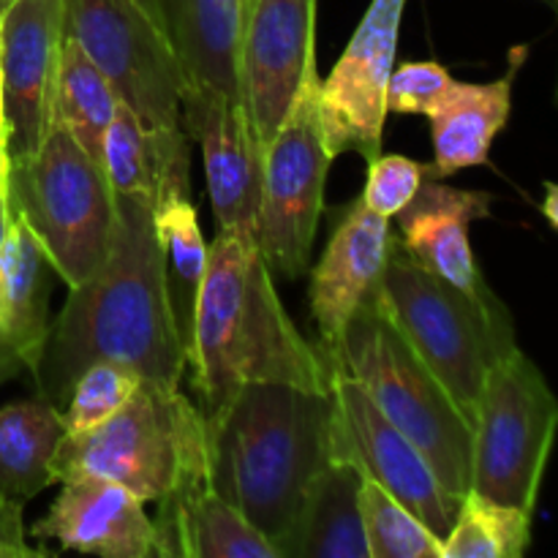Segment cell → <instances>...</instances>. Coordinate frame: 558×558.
Instances as JSON below:
<instances>
[{
	"mask_svg": "<svg viewBox=\"0 0 558 558\" xmlns=\"http://www.w3.org/2000/svg\"><path fill=\"white\" fill-rule=\"evenodd\" d=\"M185 85H207L240 101V27L245 0H163Z\"/></svg>",
	"mask_w": 558,
	"mask_h": 558,
	"instance_id": "23",
	"label": "cell"
},
{
	"mask_svg": "<svg viewBox=\"0 0 558 558\" xmlns=\"http://www.w3.org/2000/svg\"><path fill=\"white\" fill-rule=\"evenodd\" d=\"M543 213L550 223L558 229V183H545V202Z\"/></svg>",
	"mask_w": 558,
	"mask_h": 558,
	"instance_id": "35",
	"label": "cell"
},
{
	"mask_svg": "<svg viewBox=\"0 0 558 558\" xmlns=\"http://www.w3.org/2000/svg\"><path fill=\"white\" fill-rule=\"evenodd\" d=\"M47 550H36L25 543L22 505L0 496V558H38Z\"/></svg>",
	"mask_w": 558,
	"mask_h": 558,
	"instance_id": "33",
	"label": "cell"
},
{
	"mask_svg": "<svg viewBox=\"0 0 558 558\" xmlns=\"http://www.w3.org/2000/svg\"><path fill=\"white\" fill-rule=\"evenodd\" d=\"M183 153H189L185 129H145L142 120L120 101L104 134L101 167L114 194H145L153 199L161 174Z\"/></svg>",
	"mask_w": 558,
	"mask_h": 558,
	"instance_id": "26",
	"label": "cell"
},
{
	"mask_svg": "<svg viewBox=\"0 0 558 558\" xmlns=\"http://www.w3.org/2000/svg\"><path fill=\"white\" fill-rule=\"evenodd\" d=\"M319 0H245L240 27V101L262 147L281 129L303 76L316 63Z\"/></svg>",
	"mask_w": 558,
	"mask_h": 558,
	"instance_id": "14",
	"label": "cell"
},
{
	"mask_svg": "<svg viewBox=\"0 0 558 558\" xmlns=\"http://www.w3.org/2000/svg\"><path fill=\"white\" fill-rule=\"evenodd\" d=\"M532 543V512L469 490L441 543V558H521Z\"/></svg>",
	"mask_w": 558,
	"mask_h": 558,
	"instance_id": "28",
	"label": "cell"
},
{
	"mask_svg": "<svg viewBox=\"0 0 558 558\" xmlns=\"http://www.w3.org/2000/svg\"><path fill=\"white\" fill-rule=\"evenodd\" d=\"M330 456L354 463L365 480L385 488L445 543L461 499L450 494L428 458L376 409L368 392L332 365Z\"/></svg>",
	"mask_w": 558,
	"mask_h": 558,
	"instance_id": "11",
	"label": "cell"
},
{
	"mask_svg": "<svg viewBox=\"0 0 558 558\" xmlns=\"http://www.w3.org/2000/svg\"><path fill=\"white\" fill-rule=\"evenodd\" d=\"M63 41V0H9L0 9V98L9 161L31 158L52 125Z\"/></svg>",
	"mask_w": 558,
	"mask_h": 558,
	"instance_id": "13",
	"label": "cell"
},
{
	"mask_svg": "<svg viewBox=\"0 0 558 558\" xmlns=\"http://www.w3.org/2000/svg\"><path fill=\"white\" fill-rule=\"evenodd\" d=\"M5 194L69 287L98 270L112 243L114 189L101 163L60 120H52L31 158L9 161Z\"/></svg>",
	"mask_w": 558,
	"mask_h": 558,
	"instance_id": "7",
	"label": "cell"
},
{
	"mask_svg": "<svg viewBox=\"0 0 558 558\" xmlns=\"http://www.w3.org/2000/svg\"><path fill=\"white\" fill-rule=\"evenodd\" d=\"M490 202L494 196L485 191L450 189L425 172L414 199L396 216L398 240L420 265L452 287L474 298H494L469 243V227L490 216Z\"/></svg>",
	"mask_w": 558,
	"mask_h": 558,
	"instance_id": "18",
	"label": "cell"
},
{
	"mask_svg": "<svg viewBox=\"0 0 558 558\" xmlns=\"http://www.w3.org/2000/svg\"><path fill=\"white\" fill-rule=\"evenodd\" d=\"M428 163H420L407 156H387L379 153L374 161H368V180L363 189V202L374 213L385 218H396L417 194L420 183L425 180Z\"/></svg>",
	"mask_w": 558,
	"mask_h": 558,
	"instance_id": "31",
	"label": "cell"
},
{
	"mask_svg": "<svg viewBox=\"0 0 558 558\" xmlns=\"http://www.w3.org/2000/svg\"><path fill=\"white\" fill-rule=\"evenodd\" d=\"M392 240L396 232L390 218L371 210L363 196L349 205L332 232L319 265L311 272V314L327 354L338 347L349 319L374 292L390 259Z\"/></svg>",
	"mask_w": 558,
	"mask_h": 558,
	"instance_id": "17",
	"label": "cell"
},
{
	"mask_svg": "<svg viewBox=\"0 0 558 558\" xmlns=\"http://www.w3.org/2000/svg\"><path fill=\"white\" fill-rule=\"evenodd\" d=\"M518 65L521 58L512 60L505 76L483 85L452 80L447 96L428 114L436 153L434 167L428 163V174L441 180L488 163L490 145L510 120L512 80Z\"/></svg>",
	"mask_w": 558,
	"mask_h": 558,
	"instance_id": "20",
	"label": "cell"
},
{
	"mask_svg": "<svg viewBox=\"0 0 558 558\" xmlns=\"http://www.w3.org/2000/svg\"><path fill=\"white\" fill-rule=\"evenodd\" d=\"M327 357L420 447L441 485L456 499H466L472 490V423L371 300L349 319Z\"/></svg>",
	"mask_w": 558,
	"mask_h": 558,
	"instance_id": "6",
	"label": "cell"
},
{
	"mask_svg": "<svg viewBox=\"0 0 558 558\" xmlns=\"http://www.w3.org/2000/svg\"><path fill=\"white\" fill-rule=\"evenodd\" d=\"M5 3H9V0H0V9H3V5H5Z\"/></svg>",
	"mask_w": 558,
	"mask_h": 558,
	"instance_id": "40",
	"label": "cell"
},
{
	"mask_svg": "<svg viewBox=\"0 0 558 558\" xmlns=\"http://www.w3.org/2000/svg\"><path fill=\"white\" fill-rule=\"evenodd\" d=\"M558 434V398L515 349L490 368L472 423V494L534 512Z\"/></svg>",
	"mask_w": 558,
	"mask_h": 558,
	"instance_id": "8",
	"label": "cell"
},
{
	"mask_svg": "<svg viewBox=\"0 0 558 558\" xmlns=\"http://www.w3.org/2000/svg\"><path fill=\"white\" fill-rule=\"evenodd\" d=\"M368 300L474 423L490 368L518 349L515 327L501 300L496 294L474 298L452 287L420 265L398 234Z\"/></svg>",
	"mask_w": 558,
	"mask_h": 558,
	"instance_id": "4",
	"label": "cell"
},
{
	"mask_svg": "<svg viewBox=\"0 0 558 558\" xmlns=\"http://www.w3.org/2000/svg\"><path fill=\"white\" fill-rule=\"evenodd\" d=\"M120 98L104 71L87 58L85 49L65 36L60 52L54 120L74 134V140L101 163L104 134H107Z\"/></svg>",
	"mask_w": 558,
	"mask_h": 558,
	"instance_id": "27",
	"label": "cell"
},
{
	"mask_svg": "<svg viewBox=\"0 0 558 558\" xmlns=\"http://www.w3.org/2000/svg\"><path fill=\"white\" fill-rule=\"evenodd\" d=\"M360 488L363 474L354 463L327 458L305 488L281 558H368Z\"/></svg>",
	"mask_w": 558,
	"mask_h": 558,
	"instance_id": "21",
	"label": "cell"
},
{
	"mask_svg": "<svg viewBox=\"0 0 558 558\" xmlns=\"http://www.w3.org/2000/svg\"><path fill=\"white\" fill-rule=\"evenodd\" d=\"M54 483L101 477L142 501L163 505L207 483L205 414L180 387L142 379L118 414L87 434L60 439Z\"/></svg>",
	"mask_w": 558,
	"mask_h": 558,
	"instance_id": "5",
	"label": "cell"
},
{
	"mask_svg": "<svg viewBox=\"0 0 558 558\" xmlns=\"http://www.w3.org/2000/svg\"><path fill=\"white\" fill-rule=\"evenodd\" d=\"M407 0H371L338 63L319 85V118L327 153H357L365 163L381 153L387 82L398 52Z\"/></svg>",
	"mask_w": 558,
	"mask_h": 558,
	"instance_id": "12",
	"label": "cell"
},
{
	"mask_svg": "<svg viewBox=\"0 0 558 558\" xmlns=\"http://www.w3.org/2000/svg\"><path fill=\"white\" fill-rule=\"evenodd\" d=\"M360 515L368 558H441V539L409 507L365 477L360 488Z\"/></svg>",
	"mask_w": 558,
	"mask_h": 558,
	"instance_id": "29",
	"label": "cell"
},
{
	"mask_svg": "<svg viewBox=\"0 0 558 558\" xmlns=\"http://www.w3.org/2000/svg\"><path fill=\"white\" fill-rule=\"evenodd\" d=\"M65 434L63 412L44 398L0 409V496L31 501L54 485L52 463Z\"/></svg>",
	"mask_w": 558,
	"mask_h": 558,
	"instance_id": "25",
	"label": "cell"
},
{
	"mask_svg": "<svg viewBox=\"0 0 558 558\" xmlns=\"http://www.w3.org/2000/svg\"><path fill=\"white\" fill-rule=\"evenodd\" d=\"M5 178H9V150L0 147V185L5 183Z\"/></svg>",
	"mask_w": 558,
	"mask_h": 558,
	"instance_id": "36",
	"label": "cell"
},
{
	"mask_svg": "<svg viewBox=\"0 0 558 558\" xmlns=\"http://www.w3.org/2000/svg\"><path fill=\"white\" fill-rule=\"evenodd\" d=\"M140 385L142 376L131 365L118 363V360H98V363L87 365L71 387L65 407L60 409L65 436L87 434L107 423L131 401Z\"/></svg>",
	"mask_w": 558,
	"mask_h": 558,
	"instance_id": "30",
	"label": "cell"
},
{
	"mask_svg": "<svg viewBox=\"0 0 558 558\" xmlns=\"http://www.w3.org/2000/svg\"><path fill=\"white\" fill-rule=\"evenodd\" d=\"M556 104H558V85H556Z\"/></svg>",
	"mask_w": 558,
	"mask_h": 558,
	"instance_id": "41",
	"label": "cell"
},
{
	"mask_svg": "<svg viewBox=\"0 0 558 558\" xmlns=\"http://www.w3.org/2000/svg\"><path fill=\"white\" fill-rule=\"evenodd\" d=\"M11 210V207H9ZM47 256L27 223L11 210L0 248V347L33 368L49 332Z\"/></svg>",
	"mask_w": 558,
	"mask_h": 558,
	"instance_id": "22",
	"label": "cell"
},
{
	"mask_svg": "<svg viewBox=\"0 0 558 558\" xmlns=\"http://www.w3.org/2000/svg\"><path fill=\"white\" fill-rule=\"evenodd\" d=\"M452 85V74L434 60L403 63L387 82V112L430 114Z\"/></svg>",
	"mask_w": 558,
	"mask_h": 558,
	"instance_id": "32",
	"label": "cell"
},
{
	"mask_svg": "<svg viewBox=\"0 0 558 558\" xmlns=\"http://www.w3.org/2000/svg\"><path fill=\"white\" fill-rule=\"evenodd\" d=\"M185 357L205 420L218 417L248 381L330 390L332 363L314 349L278 300L251 229H218L191 319Z\"/></svg>",
	"mask_w": 558,
	"mask_h": 558,
	"instance_id": "2",
	"label": "cell"
},
{
	"mask_svg": "<svg viewBox=\"0 0 558 558\" xmlns=\"http://www.w3.org/2000/svg\"><path fill=\"white\" fill-rule=\"evenodd\" d=\"M207 423V483L278 548L330 458V390L248 381Z\"/></svg>",
	"mask_w": 558,
	"mask_h": 558,
	"instance_id": "3",
	"label": "cell"
},
{
	"mask_svg": "<svg viewBox=\"0 0 558 558\" xmlns=\"http://www.w3.org/2000/svg\"><path fill=\"white\" fill-rule=\"evenodd\" d=\"M161 558H281L234 505L202 483L158 505Z\"/></svg>",
	"mask_w": 558,
	"mask_h": 558,
	"instance_id": "19",
	"label": "cell"
},
{
	"mask_svg": "<svg viewBox=\"0 0 558 558\" xmlns=\"http://www.w3.org/2000/svg\"><path fill=\"white\" fill-rule=\"evenodd\" d=\"M114 207L107 256L90 278L69 287L31 368L38 398L58 409L82 371L98 360H118L142 379L169 387H180L189 365L150 199L114 194Z\"/></svg>",
	"mask_w": 558,
	"mask_h": 558,
	"instance_id": "1",
	"label": "cell"
},
{
	"mask_svg": "<svg viewBox=\"0 0 558 558\" xmlns=\"http://www.w3.org/2000/svg\"><path fill=\"white\" fill-rule=\"evenodd\" d=\"M33 537L54 539L60 548L101 558H161L158 532L145 501L123 485L101 477L60 483L47 518Z\"/></svg>",
	"mask_w": 558,
	"mask_h": 558,
	"instance_id": "16",
	"label": "cell"
},
{
	"mask_svg": "<svg viewBox=\"0 0 558 558\" xmlns=\"http://www.w3.org/2000/svg\"><path fill=\"white\" fill-rule=\"evenodd\" d=\"M319 65H311L281 129L265 147L262 202L254 238L267 267L300 278L308 267L316 227L325 210V183L332 156L319 118Z\"/></svg>",
	"mask_w": 558,
	"mask_h": 558,
	"instance_id": "10",
	"label": "cell"
},
{
	"mask_svg": "<svg viewBox=\"0 0 558 558\" xmlns=\"http://www.w3.org/2000/svg\"><path fill=\"white\" fill-rule=\"evenodd\" d=\"M0 147H5V125H3V120H0Z\"/></svg>",
	"mask_w": 558,
	"mask_h": 558,
	"instance_id": "37",
	"label": "cell"
},
{
	"mask_svg": "<svg viewBox=\"0 0 558 558\" xmlns=\"http://www.w3.org/2000/svg\"><path fill=\"white\" fill-rule=\"evenodd\" d=\"M22 368H25V363H22V360L16 357L11 349L0 347V385H5L9 379H14Z\"/></svg>",
	"mask_w": 558,
	"mask_h": 558,
	"instance_id": "34",
	"label": "cell"
},
{
	"mask_svg": "<svg viewBox=\"0 0 558 558\" xmlns=\"http://www.w3.org/2000/svg\"><path fill=\"white\" fill-rule=\"evenodd\" d=\"M183 129L199 145L218 229L254 232L262 202L265 147L243 101L207 85L183 87Z\"/></svg>",
	"mask_w": 558,
	"mask_h": 558,
	"instance_id": "15",
	"label": "cell"
},
{
	"mask_svg": "<svg viewBox=\"0 0 558 558\" xmlns=\"http://www.w3.org/2000/svg\"><path fill=\"white\" fill-rule=\"evenodd\" d=\"M150 205L158 243L167 256L169 294H172L174 314H178L180 330H183L185 347H189L196 292H199L207 267V243L202 238L196 207L191 202L189 153L169 163L167 172L158 180Z\"/></svg>",
	"mask_w": 558,
	"mask_h": 558,
	"instance_id": "24",
	"label": "cell"
},
{
	"mask_svg": "<svg viewBox=\"0 0 558 558\" xmlns=\"http://www.w3.org/2000/svg\"><path fill=\"white\" fill-rule=\"evenodd\" d=\"M5 199H9V194H5V183H3V185H0V207L5 205Z\"/></svg>",
	"mask_w": 558,
	"mask_h": 558,
	"instance_id": "38",
	"label": "cell"
},
{
	"mask_svg": "<svg viewBox=\"0 0 558 558\" xmlns=\"http://www.w3.org/2000/svg\"><path fill=\"white\" fill-rule=\"evenodd\" d=\"M65 36L150 131L183 129V63L163 0H63Z\"/></svg>",
	"mask_w": 558,
	"mask_h": 558,
	"instance_id": "9",
	"label": "cell"
},
{
	"mask_svg": "<svg viewBox=\"0 0 558 558\" xmlns=\"http://www.w3.org/2000/svg\"><path fill=\"white\" fill-rule=\"evenodd\" d=\"M0 120H3V98H0Z\"/></svg>",
	"mask_w": 558,
	"mask_h": 558,
	"instance_id": "39",
	"label": "cell"
}]
</instances>
